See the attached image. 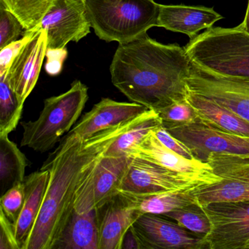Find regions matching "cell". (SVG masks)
Wrapping results in <instances>:
<instances>
[{"instance_id":"obj_1","label":"cell","mask_w":249,"mask_h":249,"mask_svg":"<svg viewBox=\"0 0 249 249\" xmlns=\"http://www.w3.org/2000/svg\"><path fill=\"white\" fill-rule=\"evenodd\" d=\"M129 123L87 140L68 133L61 140L40 168L50 173L49 185L37 221L22 249H53L73 212L78 188Z\"/></svg>"},{"instance_id":"obj_2","label":"cell","mask_w":249,"mask_h":249,"mask_svg":"<svg viewBox=\"0 0 249 249\" xmlns=\"http://www.w3.org/2000/svg\"><path fill=\"white\" fill-rule=\"evenodd\" d=\"M192 64L184 48L145 34L119 44L110 67L115 87L133 103L158 110L187 96Z\"/></svg>"},{"instance_id":"obj_3","label":"cell","mask_w":249,"mask_h":249,"mask_svg":"<svg viewBox=\"0 0 249 249\" xmlns=\"http://www.w3.org/2000/svg\"><path fill=\"white\" fill-rule=\"evenodd\" d=\"M191 64L217 76L249 80V33L240 25L211 27L184 48Z\"/></svg>"},{"instance_id":"obj_4","label":"cell","mask_w":249,"mask_h":249,"mask_svg":"<svg viewBox=\"0 0 249 249\" xmlns=\"http://www.w3.org/2000/svg\"><path fill=\"white\" fill-rule=\"evenodd\" d=\"M85 4L94 33L106 42L129 43L158 24L160 4L154 0H87Z\"/></svg>"},{"instance_id":"obj_5","label":"cell","mask_w":249,"mask_h":249,"mask_svg":"<svg viewBox=\"0 0 249 249\" xmlns=\"http://www.w3.org/2000/svg\"><path fill=\"white\" fill-rule=\"evenodd\" d=\"M88 90L76 80L66 92L46 99L37 120L21 122V146L40 153L53 148L79 119L89 100Z\"/></svg>"},{"instance_id":"obj_6","label":"cell","mask_w":249,"mask_h":249,"mask_svg":"<svg viewBox=\"0 0 249 249\" xmlns=\"http://www.w3.org/2000/svg\"><path fill=\"white\" fill-rule=\"evenodd\" d=\"M206 162L221 180L191 190L199 205L215 202L249 201V154L211 153Z\"/></svg>"},{"instance_id":"obj_7","label":"cell","mask_w":249,"mask_h":249,"mask_svg":"<svg viewBox=\"0 0 249 249\" xmlns=\"http://www.w3.org/2000/svg\"><path fill=\"white\" fill-rule=\"evenodd\" d=\"M200 206L211 222V231L204 237L208 249H249V201L210 202Z\"/></svg>"},{"instance_id":"obj_8","label":"cell","mask_w":249,"mask_h":249,"mask_svg":"<svg viewBox=\"0 0 249 249\" xmlns=\"http://www.w3.org/2000/svg\"><path fill=\"white\" fill-rule=\"evenodd\" d=\"M132 157L103 155L77 191L74 211L84 213L98 209L121 192Z\"/></svg>"},{"instance_id":"obj_9","label":"cell","mask_w":249,"mask_h":249,"mask_svg":"<svg viewBox=\"0 0 249 249\" xmlns=\"http://www.w3.org/2000/svg\"><path fill=\"white\" fill-rule=\"evenodd\" d=\"M165 129L186 145L195 159L203 162L211 153L249 154V137L218 129L199 119Z\"/></svg>"},{"instance_id":"obj_10","label":"cell","mask_w":249,"mask_h":249,"mask_svg":"<svg viewBox=\"0 0 249 249\" xmlns=\"http://www.w3.org/2000/svg\"><path fill=\"white\" fill-rule=\"evenodd\" d=\"M91 25L85 2L79 0H53L41 22L30 31L47 33L48 49L66 47L79 42L90 33Z\"/></svg>"},{"instance_id":"obj_11","label":"cell","mask_w":249,"mask_h":249,"mask_svg":"<svg viewBox=\"0 0 249 249\" xmlns=\"http://www.w3.org/2000/svg\"><path fill=\"white\" fill-rule=\"evenodd\" d=\"M205 182L142 159L132 157L121 192L144 195L193 189Z\"/></svg>"},{"instance_id":"obj_12","label":"cell","mask_w":249,"mask_h":249,"mask_svg":"<svg viewBox=\"0 0 249 249\" xmlns=\"http://www.w3.org/2000/svg\"><path fill=\"white\" fill-rule=\"evenodd\" d=\"M188 90L234 112L249 122V80L217 76L192 65Z\"/></svg>"},{"instance_id":"obj_13","label":"cell","mask_w":249,"mask_h":249,"mask_svg":"<svg viewBox=\"0 0 249 249\" xmlns=\"http://www.w3.org/2000/svg\"><path fill=\"white\" fill-rule=\"evenodd\" d=\"M145 249H208L204 237L156 214H142L132 225Z\"/></svg>"},{"instance_id":"obj_14","label":"cell","mask_w":249,"mask_h":249,"mask_svg":"<svg viewBox=\"0 0 249 249\" xmlns=\"http://www.w3.org/2000/svg\"><path fill=\"white\" fill-rule=\"evenodd\" d=\"M129 156L142 159L173 171L192 176L208 184L221 180V178L213 173L212 167L208 162H203L196 159L189 160L176 154L164 146L153 131L132 148Z\"/></svg>"},{"instance_id":"obj_15","label":"cell","mask_w":249,"mask_h":249,"mask_svg":"<svg viewBox=\"0 0 249 249\" xmlns=\"http://www.w3.org/2000/svg\"><path fill=\"white\" fill-rule=\"evenodd\" d=\"M99 249H121L124 236L142 215L129 194L120 192L98 208Z\"/></svg>"},{"instance_id":"obj_16","label":"cell","mask_w":249,"mask_h":249,"mask_svg":"<svg viewBox=\"0 0 249 249\" xmlns=\"http://www.w3.org/2000/svg\"><path fill=\"white\" fill-rule=\"evenodd\" d=\"M149 110L138 103H122L103 98L85 113L79 122L68 134L87 140L96 134L129 123Z\"/></svg>"},{"instance_id":"obj_17","label":"cell","mask_w":249,"mask_h":249,"mask_svg":"<svg viewBox=\"0 0 249 249\" xmlns=\"http://www.w3.org/2000/svg\"><path fill=\"white\" fill-rule=\"evenodd\" d=\"M47 47V33L38 30L16 58L8 72L10 84L21 106L37 84Z\"/></svg>"},{"instance_id":"obj_18","label":"cell","mask_w":249,"mask_h":249,"mask_svg":"<svg viewBox=\"0 0 249 249\" xmlns=\"http://www.w3.org/2000/svg\"><path fill=\"white\" fill-rule=\"evenodd\" d=\"M222 18L216 11L207 7L160 5L157 27L183 33L192 39L201 30L211 28Z\"/></svg>"},{"instance_id":"obj_19","label":"cell","mask_w":249,"mask_h":249,"mask_svg":"<svg viewBox=\"0 0 249 249\" xmlns=\"http://www.w3.org/2000/svg\"><path fill=\"white\" fill-rule=\"evenodd\" d=\"M49 170H39L24 178L25 199L19 217L15 224L16 237L23 249L37 221L49 185Z\"/></svg>"},{"instance_id":"obj_20","label":"cell","mask_w":249,"mask_h":249,"mask_svg":"<svg viewBox=\"0 0 249 249\" xmlns=\"http://www.w3.org/2000/svg\"><path fill=\"white\" fill-rule=\"evenodd\" d=\"M52 249H99L98 209L73 211Z\"/></svg>"},{"instance_id":"obj_21","label":"cell","mask_w":249,"mask_h":249,"mask_svg":"<svg viewBox=\"0 0 249 249\" xmlns=\"http://www.w3.org/2000/svg\"><path fill=\"white\" fill-rule=\"evenodd\" d=\"M186 101L198 114V119L206 124L242 136L249 137V122L210 99L188 91Z\"/></svg>"},{"instance_id":"obj_22","label":"cell","mask_w":249,"mask_h":249,"mask_svg":"<svg viewBox=\"0 0 249 249\" xmlns=\"http://www.w3.org/2000/svg\"><path fill=\"white\" fill-rule=\"evenodd\" d=\"M161 126L162 122L158 113L155 110L149 109L129 122L124 130L106 150L105 156H129L132 148L139 144L148 134Z\"/></svg>"},{"instance_id":"obj_23","label":"cell","mask_w":249,"mask_h":249,"mask_svg":"<svg viewBox=\"0 0 249 249\" xmlns=\"http://www.w3.org/2000/svg\"><path fill=\"white\" fill-rule=\"evenodd\" d=\"M28 160L8 135L0 136V193L22 183Z\"/></svg>"},{"instance_id":"obj_24","label":"cell","mask_w":249,"mask_h":249,"mask_svg":"<svg viewBox=\"0 0 249 249\" xmlns=\"http://www.w3.org/2000/svg\"><path fill=\"white\" fill-rule=\"evenodd\" d=\"M191 190L161 192L152 195H138L129 194L142 214L163 215L183 207L196 204V199Z\"/></svg>"},{"instance_id":"obj_25","label":"cell","mask_w":249,"mask_h":249,"mask_svg":"<svg viewBox=\"0 0 249 249\" xmlns=\"http://www.w3.org/2000/svg\"><path fill=\"white\" fill-rule=\"evenodd\" d=\"M21 106L10 84L8 72L0 75V136L15 130L22 116Z\"/></svg>"},{"instance_id":"obj_26","label":"cell","mask_w":249,"mask_h":249,"mask_svg":"<svg viewBox=\"0 0 249 249\" xmlns=\"http://www.w3.org/2000/svg\"><path fill=\"white\" fill-rule=\"evenodd\" d=\"M52 1L53 0H1L0 2L18 18L25 31H30L41 22Z\"/></svg>"},{"instance_id":"obj_27","label":"cell","mask_w":249,"mask_h":249,"mask_svg":"<svg viewBox=\"0 0 249 249\" xmlns=\"http://www.w3.org/2000/svg\"><path fill=\"white\" fill-rule=\"evenodd\" d=\"M161 215L176 221L183 228L202 237L208 235L211 231L209 218L198 203L192 204Z\"/></svg>"},{"instance_id":"obj_28","label":"cell","mask_w":249,"mask_h":249,"mask_svg":"<svg viewBox=\"0 0 249 249\" xmlns=\"http://www.w3.org/2000/svg\"><path fill=\"white\" fill-rule=\"evenodd\" d=\"M162 122L164 128L192 123L198 119L195 107L186 100L176 102L167 107L156 110Z\"/></svg>"},{"instance_id":"obj_29","label":"cell","mask_w":249,"mask_h":249,"mask_svg":"<svg viewBox=\"0 0 249 249\" xmlns=\"http://www.w3.org/2000/svg\"><path fill=\"white\" fill-rule=\"evenodd\" d=\"M24 30L21 21L0 2V50L18 40Z\"/></svg>"},{"instance_id":"obj_30","label":"cell","mask_w":249,"mask_h":249,"mask_svg":"<svg viewBox=\"0 0 249 249\" xmlns=\"http://www.w3.org/2000/svg\"><path fill=\"white\" fill-rule=\"evenodd\" d=\"M25 189L24 183L17 185L8 189L1 196L0 211L14 223L15 225L24 206Z\"/></svg>"},{"instance_id":"obj_31","label":"cell","mask_w":249,"mask_h":249,"mask_svg":"<svg viewBox=\"0 0 249 249\" xmlns=\"http://www.w3.org/2000/svg\"><path fill=\"white\" fill-rule=\"evenodd\" d=\"M36 31H25L22 38L11 43L0 50V75L9 72L16 58L21 53L24 46L33 38Z\"/></svg>"},{"instance_id":"obj_32","label":"cell","mask_w":249,"mask_h":249,"mask_svg":"<svg viewBox=\"0 0 249 249\" xmlns=\"http://www.w3.org/2000/svg\"><path fill=\"white\" fill-rule=\"evenodd\" d=\"M153 132L158 138L159 141L169 149L172 150L184 158L189 159V160L195 159L189 148L177 138L170 135L163 126L157 128V129L153 131Z\"/></svg>"},{"instance_id":"obj_33","label":"cell","mask_w":249,"mask_h":249,"mask_svg":"<svg viewBox=\"0 0 249 249\" xmlns=\"http://www.w3.org/2000/svg\"><path fill=\"white\" fill-rule=\"evenodd\" d=\"M0 249H20L15 225L2 211H0Z\"/></svg>"},{"instance_id":"obj_34","label":"cell","mask_w":249,"mask_h":249,"mask_svg":"<svg viewBox=\"0 0 249 249\" xmlns=\"http://www.w3.org/2000/svg\"><path fill=\"white\" fill-rule=\"evenodd\" d=\"M68 56L66 48L60 49H48L46 51V57L47 62L46 64V72L52 76H56L60 73L63 67V63Z\"/></svg>"},{"instance_id":"obj_35","label":"cell","mask_w":249,"mask_h":249,"mask_svg":"<svg viewBox=\"0 0 249 249\" xmlns=\"http://www.w3.org/2000/svg\"><path fill=\"white\" fill-rule=\"evenodd\" d=\"M121 249H145L132 226L125 233Z\"/></svg>"},{"instance_id":"obj_36","label":"cell","mask_w":249,"mask_h":249,"mask_svg":"<svg viewBox=\"0 0 249 249\" xmlns=\"http://www.w3.org/2000/svg\"><path fill=\"white\" fill-rule=\"evenodd\" d=\"M243 30H246L247 33H249V4H248L247 10H246V16H245L244 20L243 22L240 24Z\"/></svg>"},{"instance_id":"obj_37","label":"cell","mask_w":249,"mask_h":249,"mask_svg":"<svg viewBox=\"0 0 249 249\" xmlns=\"http://www.w3.org/2000/svg\"><path fill=\"white\" fill-rule=\"evenodd\" d=\"M79 1H81V2H87V0H79Z\"/></svg>"},{"instance_id":"obj_38","label":"cell","mask_w":249,"mask_h":249,"mask_svg":"<svg viewBox=\"0 0 249 249\" xmlns=\"http://www.w3.org/2000/svg\"></svg>"}]
</instances>
